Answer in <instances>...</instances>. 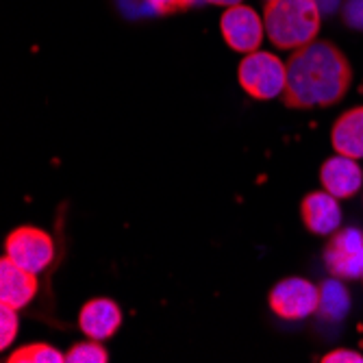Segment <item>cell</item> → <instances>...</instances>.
<instances>
[{
	"label": "cell",
	"mask_w": 363,
	"mask_h": 363,
	"mask_svg": "<svg viewBox=\"0 0 363 363\" xmlns=\"http://www.w3.org/2000/svg\"><path fill=\"white\" fill-rule=\"evenodd\" d=\"M352 83V68L331 42H311L294 50L287 61L283 101L291 109L328 107L340 103Z\"/></svg>",
	"instance_id": "1"
},
{
	"label": "cell",
	"mask_w": 363,
	"mask_h": 363,
	"mask_svg": "<svg viewBox=\"0 0 363 363\" xmlns=\"http://www.w3.org/2000/svg\"><path fill=\"white\" fill-rule=\"evenodd\" d=\"M263 24L277 48L298 50L318 38L320 7L315 0H268Z\"/></svg>",
	"instance_id": "2"
},
{
	"label": "cell",
	"mask_w": 363,
	"mask_h": 363,
	"mask_svg": "<svg viewBox=\"0 0 363 363\" xmlns=\"http://www.w3.org/2000/svg\"><path fill=\"white\" fill-rule=\"evenodd\" d=\"M238 79L244 91L257 101H272L287 85V63L266 50H255L244 57L238 68Z\"/></svg>",
	"instance_id": "3"
},
{
	"label": "cell",
	"mask_w": 363,
	"mask_h": 363,
	"mask_svg": "<svg viewBox=\"0 0 363 363\" xmlns=\"http://www.w3.org/2000/svg\"><path fill=\"white\" fill-rule=\"evenodd\" d=\"M5 257H9L16 266L40 274L50 266L55 257V244L46 230L35 226H20L11 230L5 242Z\"/></svg>",
	"instance_id": "4"
},
{
	"label": "cell",
	"mask_w": 363,
	"mask_h": 363,
	"mask_svg": "<svg viewBox=\"0 0 363 363\" xmlns=\"http://www.w3.org/2000/svg\"><path fill=\"white\" fill-rule=\"evenodd\" d=\"M324 263L335 279L354 281L363 277V230L337 228L324 248Z\"/></svg>",
	"instance_id": "5"
},
{
	"label": "cell",
	"mask_w": 363,
	"mask_h": 363,
	"mask_svg": "<svg viewBox=\"0 0 363 363\" xmlns=\"http://www.w3.org/2000/svg\"><path fill=\"white\" fill-rule=\"evenodd\" d=\"M320 287L305 279H285L270 291V309L283 320H303L318 313Z\"/></svg>",
	"instance_id": "6"
},
{
	"label": "cell",
	"mask_w": 363,
	"mask_h": 363,
	"mask_svg": "<svg viewBox=\"0 0 363 363\" xmlns=\"http://www.w3.org/2000/svg\"><path fill=\"white\" fill-rule=\"evenodd\" d=\"M220 30L224 42L235 52H255L261 46L266 24L259 18V13L248 5H233L226 7L220 18Z\"/></svg>",
	"instance_id": "7"
},
{
	"label": "cell",
	"mask_w": 363,
	"mask_h": 363,
	"mask_svg": "<svg viewBox=\"0 0 363 363\" xmlns=\"http://www.w3.org/2000/svg\"><path fill=\"white\" fill-rule=\"evenodd\" d=\"M303 224L313 235H333L342 224V209L333 194L326 189L311 191L301 205Z\"/></svg>",
	"instance_id": "8"
},
{
	"label": "cell",
	"mask_w": 363,
	"mask_h": 363,
	"mask_svg": "<svg viewBox=\"0 0 363 363\" xmlns=\"http://www.w3.org/2000/svg\"><path fill=\"white\" fill-rule=\"evenodd\" d=\"M320 181L328 194H333L337 201H344V198H352L361 189L363 170L359 168L357 159L335 155L322 163Z\"/></svg>",
	"instance_id": "9"
},
{
	"label": "cell",
	"mask_w": 363,
	"mask_h": 363,
	"mask_svg": "<svg viewBox=\"0 0 363 363\" xmlns=\"http://www.w3.org/2000/svg\"><path fill=\"white\" fill-rule=\"evenodd\" d=\"M38 287V274L16 266L9 257H3L0 261V303L20 311L35 298Z\"/></svg>",
	"instance_id": "10"
},
{
	"label": "cell",
	"mask_w": 363,
	"mask_h": 363,
	"mask_svg": "<svg viewBox=\"0 0 363 363\" xmlns=\"http://www.w3.org/2000/svg\"><path fill=\"white\" fill-rule=\"evenodd\" d=\"M122 324L120 307L109 298H96L83 305L79 313V328L89 340L105 342L109 340Z\"/></svg>",
	"instance_id": "11"
},
{
	"label": "cell",
	"mask_w": 363,
	"mask_h": 363,
	"mask_svg": "<svg viewBox=\"0 0 363 363\" xmlns=\"http://www.w3.org/2000/svg\"><path fill=\"white\" fill-rule=\"evenodd\" d=\"M331 144L337 155L363 159V107L346 111L331 130Z\"/></svg>",
	"instance_id": "12"
},
{
	"label": "cell",
	"mask_w": 363,
	"mask_h": 363,
	"mask_svg": "<svg viewBox=\"0 0 363 363\" xmlns=\"http://www.w3.org/2000/svg\"><path fill=\"white\" fill-rule=\"evenodd\" d=\"M350 309V296L344 289V285L340 283V279H331V281H324L320 285V307L318 313L324 320H331L337 322L342 320Z\"/></svg>",
	"instance_id": "13"
},
{
	"label": "cell",
	"mask_w": 363,
	"mask_h": 363,
	"mask_svg": "<svg viewBox=\"0 0 363 363\" xmlns=\"http://www.w3.org/2000/svg\"><path fill=\"white\" fill-rule=\"evenodd\" d=\"M9 363H65V354L48 344H28L7 359Z\"/></svg>",
	"instance_id": "14"
},
{
	"label": "cell",
	"mask_w": 363,
	"mask_h": 363,
	"mask_svg": "<svg viewBox=\"0 0 363 363\" xmlns=\"http://www.w3.org/2000/svg\"><path fill=\"white\" fill-rule=\"evenodd\" d=\"M109 352L101 346L98 340L74 344L65 352V363H107Z\"/></svg>",
	"instance_id": "15"
},
{
	"label": "cell",
	"mask_w": 363,
	"mask_h": 363,
	"mask_svg": "<svg viewBox=\"0 0 363 363\" xmlns=\"http://www.w3.org/2000/svg\"><path fill=\"white\" fill-rule=\"evenodd\" d=\"M0 322H3V335H0V348H9V344L16 340L18 335V313L16 309L3 305L0 309Z\"/></svg>",
	"instance_id": "16"
},
{
	"label": "cell",
	"mask_w": 363,
	"mask_h": 363,
	"mask_svg": "<svg viewBox=\"0 0 363 363\" xmlns=\"http://www.w3.org/2000/svg\"><path fill=\"white\" fill-rule=\"evenodd\" d=\"M344 20L350 28L363 30V0H346Z\"/></svg>",
	"instance_id": "17"
},
{
	"label": "cell",
	"mask_w": 363,
	"mask_h": 363,
	"mask_svg": "<svg viewBox=\"0 0 363 363\" xmlns=\"http://www.w3.org/2000/svg\"><path fill=\"white\" fill-rule=\"evenodd\" d=\"M196 0H148V5L159 13H177L191 7Z\"/></svg>",
	"instance_id": "18"
},
{
	"label": "cell",
	"mask_w": 363,
	"mask_h": 363,
	"mask_svg": "<svg viewBox=\"0 0 363 363\" xmlns=\"http://www.w3.org/2000/svg\"><path fill=\"white\" fill-rule=\"evenodd\" d=\"M322 363H363V354L354 352V350H346V348H337L331 350L322 357Z\"/></svg>",
	"instance_id": "19"
},
{
	"label": "cell",
	"mask_w": 363,
	"mask_h": 363,
	"mask_svg": "<svg viewBox=\"0 0 363 363\" xmlns=\"http://www.w3.org/2000/svg\"><path fill=\"white\" fill-rule=\"evenodd\" d=\"M315 3H318L320 11H322V9L331 11V9H335V7H337V0H315Z\"/></svg>",
	"instance_id": "20"
},
{
	"label": "cell",
	"mask_w": 363,
	"mask_h": 363,
	"mask_svg": "<svg viewBox=\"0 0 363 363\" xmlns=\"http://www.w3.org/2000/svg\"><path fill=\"white\" fill-rule=\"evenodd\" d=\"M211 5H220V7H233V5H242V0H207Z\"/></svg>",
	"instance_id": "21"
}]
</instances>
